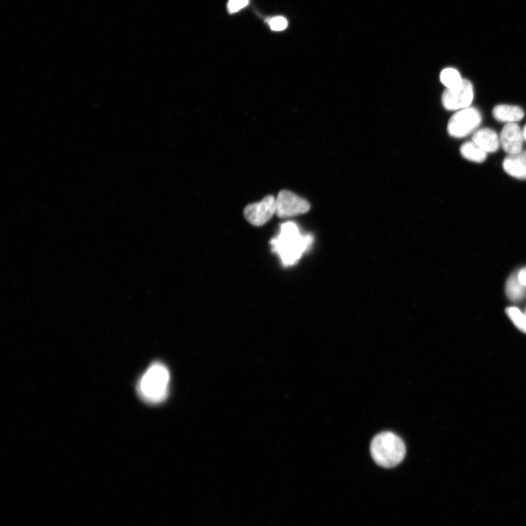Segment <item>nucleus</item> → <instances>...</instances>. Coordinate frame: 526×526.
Segmentation results:
<instances>
[{
  "label": "nucleus",
  "instance_id": "nucleus-3",
  "mask_svg": "<svg viewBox=\"0 0 526 526\" xmlns=\"http://www.w3.org/2000/svg\"><path fill=\"white\" fill-rule=\"evenodd\" d=\"M371 454L374 461L385 468H393L406 456V447L402 439L392 432L376 435L371 444Z\"/></svg>",
  "mask_w": 526,
  "mask_h": 526
},
{
  "label": "nucleus",
  "instance_id": "nucleus-6",
  "mask_svg": "<svg viewBox=\"0 0 526 526\" xmlns=\"http://www.w3.org/2000/svg\"><path fill=\"white\" fill-rule=\"evenodd\" d=\"M474 99L472 83L467 79H463L458 87L447 89L442 97L444 107L448 111H460L470 107Z\"/></svg>",
  "mask_w": 526,
  "mask_h": 526
},
{
  "label": "nucleus",
  "instance_id": "nucleus-9",
  "mask_svg": "<svg viewBox=\"0 0 526 526\" xmlns=\"http://www.w3.org/2000/svg\"><path fill=\"white\" fill-rule=\"evenodd\" d=\"M472 141L486 153L497 152L500 145L498 134L488 128L476 130L473 134Z\"/></svg>",
  "mask_w": 526,
  "mask_h": 526
},
{
  "label": "nucleus",
  "instance_id": "nucleus-2",
  "mask_svg": "<svg viewBox=\"0 0 526 526\" xmlns=\"http://www.w3.org/2000/svg\"><path fill=\"white\" fill-rule=\"evenodd\" d=\"M170 372L162 363L152 364L138 384V393L146 403L156 405L163 402L169 394Z\"/></svg>",
  "mask_w": 526,
  "mask_h": 526
},
{
  "label": "nucleus",
  "instance_id": "nucleus-18",
  "mask_svg": "<svg viewBox=\"0 0 526 526\" xmlns=\"http://www.w3.org/2000/svg\"><path fill=\"white\" fill-rule=\"evenodd\" d=\"M518 278L520 283L526 287V267L522 268L521 270L518 272Z\"/></svg>",
  "mask_w": 526,
  "mask_h": 526
},
{
  "label": "nucleus",
  "instance_id": "nucleus-16",
  "mask_svg": "<svg viewBox=\"0 0 526 526\" xmlns=\"http://www.w3.org/2000/svg\"><path fill=\"white\" fill-rule=\"evenodd\" d=\"M269 26L274 31H283L287 27V21L283 17H277L269 21Z\"/></svg>",
  "mask_w": 526,
  "mask_h": 526
},
{
  "label": "nucleus",
  "instance_id": "nucleus-14",
  "mask_svg": "<svg viewBox=\"0 0 526 526\" xmlns=\"http://www.w3.org/2000/svg\"><path fill=\"white\" fill-rule=\"evenodd\" d=\"M440 79L447 89L458 87L463 80L457 70L450 68L443 70L441 75H440Z\"/></svg>",
  "mask_w": 526,
  "mask_h": 526
},
{
  "label": "nucleus",
  "instance_id": "nucleus-17",
  "mask_svg": "<svg viewBox=\"0 0 526 526\" xmlns=\"http://www.w3.org/2000/svg\"><path fill=\"white\" fill-rule=\"evenodd\" d=\"M248 3L249 0H229L227 10L229 13L234 14L243 8H245Z\"/></svg>",
  "mask_w": 526,
  "mask_h": 526
},
{
  "label": "nucleus",
  "instance_id": "nucleus-10",
  "mask_svg": "<svg viewBox=\"0 0 526 526\" xmlns=\"http://www.w3.org/2000/svg\"><path fill=\"white\" fill-rule=\"evenodd\" d=\"M503 167L509 176L518 179L526 180V151L507 156L504 161Z\"/></svg>",
  "mask_w": 526,
  "mask_h": 526
},
{
  "label": "nucleus",
  "instance_id": "nucleus-8",
  "mask_svg": "<svg viewBox=\"0 0 526 526\" xmlns=\"http://www.w3.org/2000/svg\"><path fill=\"white\" fill-rule=\"evenodd\" d=\"M499 137L500 145L509 155L516 154L523 151L525 139L523 131L518 124H507L501 131Z\"/></svg>",
  "mask_w": 526,
  "mask_h": 526
},
{
  "label": "nucleus",
  "instance_id": "nucleus-5",
  "mask_svg": "<svg viewBox=\"0 0 526 526\" xmlns=\"http://www.w3.org/2000/svg\"><path fill=\"white\" fill-rule=\"evenodd\" d=\"M310 203L295 193L281 191L276 199V214L279 218L296 216L307 213Z\"/></svg>",
  "mask_w": 526,
  "mask_h": 526
},
{
  "label": "nucleus",
  "instance_id": "nucleus-19",
  "mask_svg": "<svg viewBox=\"0 0 526 526\" xmlns=\"http://www.w3.org/2000/svg\"><path fill=\"white\" fill-rule=\"evenodd\" d=\"M523 136H524V139H525V140L526 141V125H525V127L524 128V130H523Z\"/></svg>",
  "mask_w": 526,
  "mask_h": 526
},
{
  "label": "nucleus",
  "instance_id": "nucleus-4",
  "mask_svg": "<svg viewBox=\"0 0 526 526\" xmlns=\"http://www.w3.org/2000/svg\"><path fill=\"white\" fill-rule=\"evenodd\" d=\"M481 121L482 116L478 110L472 107L461 109L450 118L447 131L452 137L464 138L475 131Z\"/></svg>",
  "mask_w": 526,
  "mask_h": 526
},
{
  "label": "nucleus",
  "instance_id": "nucleus-15",
  "mask_svg": "<svg viewBox=\"0 0 526 526\" xmlns=\"http://www.w3.org/2000/svg\"><path fill=\"white\" fill-rule=\"evenodd\" d=\"M506 312L510 320L522 332L526 334V316L517 307L507 308Z\"/></svg>",
  "mask_w": 526,
  "mask_h": 526
},
{
  "label": "nucleus",
  "instance_id": "nucleus-1",
  "mask_svg": "<svg viewBox=\"0 0 526 526\" xmlns=\"http://www.w3.org/2000/svg\"><path fill=\"white\" fill-rule=\"evenodd\" d=\"M313 237L301 234L298 225L288 222L281 225L279 235L271 241L273 252L285 266L296 264L312 246Z\"/></svg>",
  "mask_w": 526,
  "mask_h": 526
},
{
  "label": "nucleus",
  "instance_id": "nucleus-20",
  "mask_svg": "<svg viewBox=\"0 0 526 526\" xmlns=\"http://www.w3.org/2000/svg\"><path fill=\"white\" fill-rule=\"evenodd\" d=\"M524 313H525V316H526V310H525V312H524Z\"/></svg>",
  "mask_w": 526,
  "mask_h": 526
},
{
  "label": "nucleus",
  "instance_id": "nucleus-12",
  "mask_svg": "<svg viewBox=\"0 0 526 526\" xmlns=\"http://www.w3.org/2000/svg\"><path fill=\"white\" fill-rule=\"evenodd\" d=\"M506 294L512 302H520L526 297V287L518 278V272L512 274L506 284Z\"/></svg>",
  "mask_w": 526,
  "mask_h": 526
},
{
  "label": "nucleus",
  "instance_id": "nucleus-7",
  "mask_svg": "<svg viewBox=\"0 0 526 526\" xmlns=\"http://www.w3.org/2000/svg\"><path fill=\"white\" fill-rule=\"evenodd\" d=\"M243 214L251 225L261 227L276 214V199L267 195L261 202L247 205Z\"/></svg>",
  "mask_w": 526,
  "mask_h": 526
},
{
  "label": "nucleus",
  "instance_id": "nucleus-11",
  "mask_svg": "<svg viewBox=\"0 0 526 526\" xmlns=\"http://www.w3.org/2000/svg\"><path fill=\"white\" fill-rule=\"evenodd\" d=\"M494 118L503 123H516L524 117L523 110L516 105H498L493 110Z\"/></svg>",
  "mask_w": 526,
  "mask_h": 526
},
{
  "label": "nucleus",
  "instance_id": "nucleus-13",
  "mask_svg": "<svg viewBox=\"0 0 526 526\" xmlns=\"http://www.w3.org/2000/svg\"><path fill=\"white\" fill-rule=\"evenodd\" d=\"M461 153L467 160L476 163L485 162L487 158V153L473 141H469L463 144L461 148Z\"/></svg>",
  "mask_w": 526,
  "mask_h": 526
}]
</instances>
